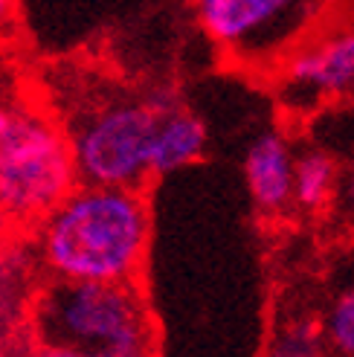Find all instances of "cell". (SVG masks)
I'll return each instance as SVG.
<instances>
[{
  "label": "cell",
  "mask_w": 354,
  "mask_h": 357,
  "mask_svg": "<svg viewBox=\"0 0 354 357\" xmlns=\"http://www.w3.org/2000/svg\"><path fill=\"white\" fill-rule=\"evenodd\" d=\"M32 331L41 349L151 354L154 323L137 282L56 279L32 302Z\"/></svg>",
  "instance_id": "2"
},
{
  "label": "cell",
  "mask_w": 354,
  "mask_h": 357,
  "mask_svg": "<svg viewBox=\"0 0 354 357\" xmlns=\"http://www.w3.org/2000/svg\"><path fill=\"white\" fill-rule=\"evenodd\" d=\"M9 119H12V114H6L3 108H0V134H3V131L9 128Z\"/></svg>",
  "instance_id": "15"
},
{
  "label": "cell",
  "mask_w": 354,
  "mask_h": 357,
  "mask_svg": "<svg viewBox=\"0 0 354 357\" xmlns=\"http://www.w3.org/2000/svg\"><path fill=\"white\" fill-rule=\"evenodd\" d=\"M323 334L328 351L337 357H354V284L331 302L323 317Z\"/></svg>",
  "instance_id": "11"
},
{
  "label": "cell",
  "mask_w": 354,
  "mask_h": 357,
  "mask_svg": "<svg viewBox=\"0 0 354 357\" xmlns=\"http://www.w3.org/2000/svg\"><path fill=\"white\" fill-rule=\"evenodd\" d=\"M157 119L146 99H108L84 111L67 134L76 181L143 189L151 181Z\"/></svg>",
  "instance_id": "5"
},
{
  "label": "cell",
  "mask_w": 354,
  "mask_h": 357,
  "mask_svg": "<svg viewBox=\"0 0 354 357\" xmlns=\"http://www.w3.org/2000/svg\"><path fill=\"white\" fill-rule=\"evenodd\" d=\"M340 163L323 149H305L293 154V206L323 209L337 198Z\"/></svg>",
  "instance_id": "9"
},
{
  "label": "cell",
  "mask_w": 354,
  "mask_h": 357,
  "mask_svg": "<svg viewBox=\"0 0 354 357\" xmlns=\"http://www.w3.org/2000/svg\"><path fill=\"white\" fill-rule=\"evenodd\" d=\"M325 354H328V343L323 334V323L305 314L282 319L268 343V351H264V357H325Z\"/></svg>",
  "instance_id": "10"
},
{
  "label": "cell",
  "mask_w": 354,
  "mask_h": 357,
  "mask_svg": "<svg viewBox=\"0 0 354 357\" xmlns=\"http://www.w3.org/2000/svg\"><path fill=\"white\" fill-rule=\"evenodd\" d=\"M38 357H151V354H116V351H79V349H41Z\"/></svg>",
  "instance_id": "12"
},
{
  "label": "cell",
  "mask_w": 354,
  "mask_h": 357,
  "mask_svg": "<svg viewBox=\"0 0 354 357\" xmlns=\"http://www.w3.org/2000/svg\"><path fill=\"white\" fill-rule=\"evenodd\" d=\"M279 99L296 114L354 93V26H331L305 38L276 70Z\"/></svg>",
  "instance_id": "6"
},
{
  "label": "cell",
  "mask_w": 354,
  "mask_h": 357,
  "mask_svg": "<svg viewBox=\"0 0 354 357\" xmlns=\"http://www.w3.org/2000/svg\"><path fill=\"white\" fill-rule=\"evenodd\" d=\"M206 151V125L183 111L174 108L157 119L154 139H151V177L171 174L198 163Z\"/></svg>",
  "instance_id": "8"
},
{
  "label": "cell",
  "mask_w": 354,
  "mask_h": 357,
  "mask_svg": "<svg viewBox=\"0 0 354 357\" xmlns=\"http://www.w3.org/2000/svg\"><path fill=\"white\" fill-rule=\"evenodd\" d=\"M76 183L67 134L41 114H12L0 134V215L41 221Z\"/></svg>",
  "instance_id": "4"
},
{
  "label": "cell",
  "mask_w": 354,
  "mask_h": 357,
  "mask_svg": "<svg viewBox=\"0 0 354 357\" xmlns=\"http://www.w3.org/2000/svg\"><path fill=\"white\" fill-rule=\"evenodd\" d=\"M15 12H17V0H0V41L6 38L15 26Z\"/></svg>",
  "instance_id": "14"
},
{
  "label": "cell",
  "mask_w": 354,
  "mask_h": 357,
  "mask_svg": "<svg viewBox=\"0 0 354 357\" xmlns=\"http://www.w3.org/2000/svg\"><path fill=\"white\" fill-rule=\"evenodd\" d=\"M247 192L264 215H282L293 206V149L276 131H264L244 154Z\"/></svg>",
  "instance_id": "7"
},
{
  "label": "cell",
  "mask_w": 354,
  "mask_h": 357,
  "mask_svg": "<svg viewBox=\"0 0 354 357\" xmlns=\"http://www.w3.org/2000/svg\"><path fill=\"white\" fill-rule=\"evenodd\" d=\"M151 241L143 189L76 183L41 218V261L56 279L137 282Z\"/></svg>",
  "instance_id": "1"
},
{
  "label": "cell",
  "mask_w": 354,
  "mask_h": 357,
  "mask_svg": "<svg viewBox=\"0 0 354 357\" xmlns=\"http://www.w3.org/2000/svg\"><path fill=\"white\" fill-rule=\"evenodd\" d=\"M337 198L343 204V212L354 221V163L346 172V177H340V189H337Z\"/></svg>",
  "instance_id": "13"
},
{
  "label": "cell",
  "mask_w": 354,
  "mask_h": 357,
  "mask_svg": "<svg viewBox=\"0 0 354 357\" xmlns=\"http://www.w3.org/2000/svg\"><path fill=\"white\" fill-rule=\"evenodd\" d=\"M328 0H194L201 29L226 59L276 73L291 52L320 29Z\"/></svg>",
  "instance_id": "3"
}]
</instances>
